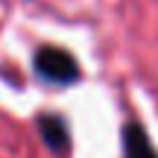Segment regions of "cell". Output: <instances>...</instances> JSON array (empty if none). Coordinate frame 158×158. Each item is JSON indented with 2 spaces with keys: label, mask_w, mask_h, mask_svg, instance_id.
<instances>
[{
  "label": "cell",
  "mask_w": 158,
  "mask_h": 158,
  "mask_svg": "<svg viewBox=\"0 0 158 158\" xmlns=\"http://www.w3.org/2000/svg\"><path fill=\"white\" fill-rule=\"evenodd\" d=\"M38 129H41V138H44V143L50 149H56V152H64V149H68L70 132H68V126H64L62 117H56V114H41Z\"/></svg>",
  "instance_id": "2"
},
{
  "label": "cell",
  "mask_w": 158,
  "mask_h": 158,
  "mask_svg": "<svg viewBox=\"0 0 158 158\" xmlns=\"http://www.w3.org/2000/svg\"><path fill=\"white\" fill-rule=\"evenodd\" d=\"M35 73L47 82L56 85H70L79 79V64L70 53L59 50V47H41L35 53Z\"/></svg>",
  "instance_id": "1"
},
{
  "label": "cell",
  "mask_w": 158,
  "mask_h": 158,
  "mask_svg": "<svg viewBox=\"0 0 158 158\" xmlns=\"http://www.w3.org/2000/svg\"><path fill=\"white\" fill-rule=\"evenodd\" d=\"M123 149H126V158H158L155 147L147 138V132L138 123H129L123 129Z\"/></svg>",
  "instance_id": "3"
}]
</instances>
